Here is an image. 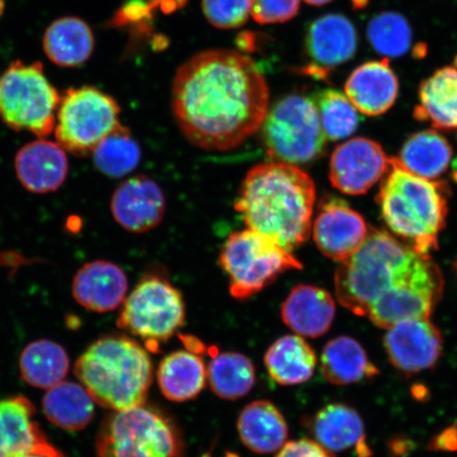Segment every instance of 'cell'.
<instances>
[{"instance_id": "1", "label": "cell", "mask_w": 457, "mask_h": 457, "mask_svg": "<svg viewBox=\"0 0 457 457\" xmlns=\"http://www.w3.org/2000/svg\"><path fill=\"white\" fill-rule=\"evenodd\" d=\"M270 89L255 62L231 50H210L177 71L171 108L192 145L228 151L259 131Z\"/></svg>"}, {"instance_id": "2", "label": "cell", "mask_w": 457, "mask_h": 457, "mask_svg": "<svg viewBox=\"0 0 457 457\" xmlns=\"http://www.w3.org/2000/svg\"><path fill=\"white\" fill-rule=\"evenodd\" d=\"M316 187L296 165L271 162L248 171L236 210L251 230L293 251L311 236Z\"/></svg>"}, {"instance_id": "3", "label": "cell", "mask_w": 457, "mask_h": 457, "mask_svg": "<svg viewBox=\"0 0 457 457\" xmlns=\"http://www.w3.org/2000/svg\"><path fill=\"white\" fill-rule=\"evenodd\" d=\"M74 373L95 403L112 411L145 404L154 368L145 348L122 335L96 340L78 359Z\"/></svg>"}, {"instance_id": "4", "label": "cell", "mask_w": 457, "mask_h": 457, "mask_svg": "<svg viewBox=\"0 0 457 457\" xmlns=\"http://www.w3.org/2000/svg\"><path fill=\"white\" fill-rule=\"evenodd\" d=\"M377 202L386 224L410 248L420 254L437 248L448 213L442 182L420 179L392 165Z\"/></svg>"}, {"instance_id": "5", "label": "cell", "mask_w": 457, "mask_h": 457, "mask_svg": "<svg viewBox=\"0 0 457 457\" xmlns=\"http://www.w3.org/2000/svg\"><path fill=\"white\" fill-rule=\"evenodd\" d=\"M420 255L386 231L370 228L361 247L337 268V298L357 316H368L370 306L411 270Z\"/></svg>"}, {"instance_id": "6", "label": "cell", "mask_w": 457, "mask_h": 457, "mask_svg": "<svg viewBox=\"0 0 457 457\" xmlns=\"http://www.w3.org/2000/svg\"><path fill=\"white\" fill-rule=\"evenodd\" d=\"M98 457H185L179 427L167 414L145 404L113 411L102 422L96 443Z\"/></svg>"}, {"instance_id": "7", "label": "cell", "mask_w": 457, "mask_h": 457, "mask_svg": "<svg viewBox=\"0 0 457 457\" xmlns=\"http://www.w3.org/2000/svg\"><path fill=\"white\" fill-rule=\"evenodd\" d=\"M61 98L41 62L16 61L0 74V120L16 131L47 138L54 131Z\"/></svg>"}, {"instance_id": "8", "label": "cell", "mask_w": 457, "mask_h": 457, "mask_svg": "<svg viewBox=\"0 0 457 457\" xmlns=\"http://www.w3.org/2000/svg\"><path fill=\"white\" fill-rule=\"evenodd\" d=\"M262 145L273 162L304 164L321 157L327 146L313 100L289 95L274 103L261 125Z\"/></svg>"}, {"instance_id": "9", "label": "cell", "mask_w": 457, "mask_h": 457, "mask_svg": "<svg viewBox=\"0 0 457 457\" xmlns=\"http://www.w3.org/2000/svg\"><path fill=\"white\" fill-rule=\"evenodd\" d=\"M220 264L227 273L233 298L245 300L302 262L262 234L251 230L234 232L220 251Z\"/></svg>"}, {"instance_id": "10", "label": "cell", "mask_w": 457, "mask_h": 457, "mask_svg": "<svg viewBox=\"0 0 457 457\" xmlns=\"http://www.w3.org/2000/svg\"><path fill=\"white\" fill-rule=\"evenodd\" d=\"M120 113L118 102L93 86L68 89L57 108L55 140L74 156H89L121 125Z\"/></svg>"}, {"instance_id": "11", "label": "cell", "mask_w": 457, "mask_h": 457, "mask_svg": "<svg viewBox=\"0 0 457 457\" xmlns=\"http://www.w3.org/2000/svg\"><path fill=\"white\" fill-rule=\"evenodd\" d=\"M185 302L179 289L158 276L143 278L125 299L117 325L156 352L185 324Z\"/></svg>"}, {"instance_id": "12", "label": "cell", "mask_w": 457, "mask_h": 457, "mask_svg": "<svg viewBox=\"0 0 457 457\" xmlns=\"http://www.w3.org/2000/svg\"><path fill=\"white\" fill-rule=\"evenodd\" d=\"M443 289L441 270L428 254H420L411 270L370 306L368 316L382 328L405 320L428 319Z\"/></svg>"}, {"instance_id": "13", "label": "cell", "mask_w": 457, "mask_h": 457, "mask_svg": "<svg viewBox=\"0 0 457 457\" xmlns=\"http://www.w3.org/2000/svg\"><path fill=\"white\" fill-rule=\"evenodd\" d=\"M392 168L391 158L378 143L353 138L337 146L331 155L329 179L331 185L347 195H361Z\"/></svg>"}, {"instance_id": "14", "label": "cell", "mask_w": 457, "mask_h": 457, "mask_svg": "<svg viewBox=\"0 0 457 457\" xmlns=\"http://www.w3.org/2000/svg\"><path fill=\"white\" fill-rule=\"evenodd\" d=\"M385 347L391 363L402 373L432 369L441 357L443 339L428 319H411L388 328Z\"/></svg>"}, {"instance_id": "15", "label": "cell", "mask_w": 457, "mask_h": 457, "mask_svg": "<svg viewBox=\"0 0 457 457\" xmlns=\"http://www.w3.org/2000/svg\"><path fill=\"white\" fill-rule=\"evenodd\" d=\"M312 233L314 243L325 256L342 262L361 247L369 228L363 217L345 200L327 197L320 205Z\"/></svg>"}, {"instance_id": "16", "label": "cell", "mask_w": 457, "mask_h": 457, "mask_svg": "<svg viewBox=\"0 0 457 457\" xmlns=\"http://www.w3.org/2000/svg\"><path fill=\"white\" fill-rule=\"evenodd\" d=\"M358 34L353 22L341 14H328L312 22L305 37L306 54L313 76L327 77L357 53Z\"/></svg>"}, {"instance_id": "17", "label": "cell", "mask_w": 457, "mask_h": 457, "mask_svg": "<svg viewBox=\"0 0 457 457\" xmlns=\"http://www.w3.org/2000/svg\"><path fill=\"white\" fill-rule=\"evenodd\" d=\"M113 220L124 230L145 233L156 228L165 213V197L156 181L138 175L122 182L111 200Z\"/></svg>"}, {"instance_id": "18", "label": "cell", "mask_w": 457, "mask_h": 457, "mask_svg": "<svg viewBox=\"0 0 457 457\" xmlns=\"http://www.w3.org/2000/svg\"><path fill=\"white\" fill-rule=\"evenodd\" d=\"M20 184L32 194L54 193L67 180L70 160L59 143L38 138L20 148L14 159Z\"/></svg>"}, {"instance_id": "19", "label": "cell", "mask_w": 457, "mask_h": 457, "mask_svg": "<svg viewBox=\"0 0 457 457\" xmlns=\"http://www.w3.org/2000/svg\"><path fill=\"white\" fill-rule=\"evenodd\" d=\"M129 279L121 267L111 261L86 262L74 274L71 294L79 306L89 312L105 313L123 305Z\"/></svg>"}, {"instance_id": "20", "label": "cell", "mask_w": 457, "mask_h": 457, "mask_svg": "<svg viewBox=\"0 0 457 457\" xmlns=\"http://www.w3.org/2000/svg\"><path fill=\"white\" fill-rule=\"evenodd\" d=\"M345 96L356 110L369 117L380 116L395 104L399 93L390 59L364 62L353 71L345 86Z\"/></svg>"}, {"instance_id": "21", "label": "cell", "mask_w": 457, "mask_h": 457, "mask_svg": "<svg viewBox=\"0 0 457 457\" xmlns=\"http://www.w3.org/2000/svg\"><path fill=\"white\" fill-rule=\"evenodd\" d=\"M336 306L327 290L312 285L296 286L282 305V319L296 335L319 338L333 324Z\"/></svg>"}, {"instance_id": "22", "label": "cell", "mask_w": 457, "mask_h": 457, "mask_svg": "<svg viewBox=\"0 0 457 457\" xmlns=\"http://www.w3.org/2000/svg\"><path fill=\"white\" fill-rule=\"evenodd\" d=\"M43 48L48 59L57 66H82L94 54V32L87 22L79 17H62L46 29Z\"/></svg>"}, {"instance_id": "23", "label": "cell", "mask_w": 457, "mask_h": 457, "mask_svg": "<svg viewBox=\"0 0 457 457\" xmlns=\"http://www.w3.org/2000/svg\"><path fill=\"white\" fill-rule=\"evenodd\" d=\"M237 430L245 447L257 454L276 453L288 437L287 422L276 405L267 400L245 405L238 417Z\"/></svg>"}, {"instance_id": "24", "label": "cell", "mask_w": 457, "mask_h": 457, "mask_svg": "<svg viewBox=\"0 0 457 457\" xmlns=\"http://www.w3.org/2000/svg\"><path fill=\"white\" fill-rule=\"evenodd\" d=\"M419 96L417 120L445 131L457 129V68L445 67L433 73L421 83Z\"/></svg>"}, {"instance_id": "25", "label": "cell", "mask_w": 457, "mask_h": 457, "mask_svg": "<svg viewBox=\"0 0 457 457\" xmlns=\"http://www.w3.org/2000/svg\"><path fill=\"white\" fill-rule=\"evenodd\" d=\"M34 416L36 408L26 397L0 400V457H15L47 442Z\"/></svg>"}, {"instance_id": "26", "label": "cell", "mask_w": 457, "mask_h": 457, "mask_svg": "<svg viewBox=\"0 0 457 457\" xmlns=\"http://www.w3.org/2000/svg\"><path fill=\"white\" fill-rule=\"evenodd\" d=\"M453 154V147L443 136L436 130H422L405 141L391 164L420 179L434 180L447 170Z\"/></svg>"}, {"instance_id": "27", "label": "cell", "mask_w": 457, "mask_h": 457, "mask_svg": "<svg viewBox=\"0 0 457 457\" xmlns=\"http://www.w3.org/2000/svg\"><path fill=\"white\" fill-rule=\"evenodd\" d=\"M265 364L268 373L278 384L300 385L312 378L317 356L301 336H285L267 351Z\"/></svg>"}, {"instance_id": "28", "label": "cell", "mask_w": 457, "mask_h": 457, "mask_svg": "<svg viewBox=\"0 0 457 457\" xmlns=\"http://www.w3.org/2000/svg\"><path fill=\"white\" fill-rule=\"evenodd\" d=\"M157 379L165 398L175 403L187 402L204 390L207 369L196 353L175 352L160 362Z\"/></svg>"}, {"instance_id": "29", "label": "cell", "mask_w": 457, "mask_h": 457, "mask_svg": "<svg viewBox=\"0 0 457 457\" xmlns=\"http://www.w3.org/2000/svg\"><path fill=\"white\" fill-rule=\"evenodd\" d=\"M43 409L51 424L70 432L82 431L95 416V400L81 385L62 381L49 388Z\"/></svg>"}, {"instance_id": "30", "label": "cell", "mask_w": 457, "mask_h": 457, "mask_svg": "<svg viewBox=\"0 0 457 457\" xmlns=\"http://www.w3.org/2000/svg\"><path fill=\"white\" fill-rule=\"evenodd\" d=\"M312 433L317 443L329 453L364 445L361 417L345 404L331 403L320 410L312 420Z\"/></svg>"}, {"instance_id": "31", "label": "cell", "mask_w": 457, "mask_h": 457, "mask_svg": "<svg viewBox=\"0 0 457 457\" xmlns=\"http://www.w3.org/2000/svg\"><path fill=\"white\" fill-rule=\"evenodd\" d=\"M321 370L330 384H357L378 374L367 353L350 337H338L325 345L321 355Z\"/></svg>"}, {"instance_id": "32", "label": "cell", "mask_w": 457, "mask_h": 457, "mask_svg": "<svg viewBox=\"0 0 457 457\" xmlns=\"http://www.w3.org/2000/svg\"><path fill=\"white\" fill-rule=\"evenodd\" d=\"M21 378L37 388H51L61 384L70 370V357L65 348L54 341H33L20 358Z\"/></svg>"}, {"instance_id": "33", "label": "cell", "mask_w": 457, "mask_h": 457, "mask_svg": "<svg viewBox=\"0 0 457 457\" xmlns=\"http://www.w3.org/2000/svg\"><path fill=\"white\" fill-rule=\"evenodd\" d=\"M207 379L217 396L236 400L247 395L253 387L255 370L242 353H222L210 362Z\"/></svg>"}, {"instance_id": "34", "label": "cell", "mask_w": 457, "mask_h": 457, "mask_svg": "<svg viewBox=\"0 0 457 457\" xmlns=\"http://www.w3.org/2000/svg\"><path fill=\"white\" fill-rule=\"evenodd\" d=\"M96 170L110 179H123L138 167L141 148L129 129L119 127L91 154Z\"/></svg>"}, {"instance_id": "35", "label": "cell", "mask_w": 457, "mask_h": 457, "mask_svg": "<svg viewBox=\"0 0 457 457\" xmlns=\"http://www.w3.org/2000/svg\"><path fill=\"white\" fill-rule=\"evenodd\" d=\"M313 102L327 138L339 141L355 133L360 117L356 107L345 94L324 89L314 96Z\"/></svg>"}, {"instance_id": "36", "label": "cell", "mask_w": 457, "mask_h": 457, "mask_svg": "<svg viewBox=\"0 0 457 457\" xmlns=\"http://www.w3.org/2000/svg\"><path fill=\"white\" fill-rule=\"evenodd\" d=\"M368 38L377 53L387 59L399 57L412 45V29L402 14L382 12L370 21Z\"/></svg>"}, {"instance_id": "37", "label": "cell", "mask_w": 457, "mask_h": 457, "mask_svg": "<svg viewBox=\"0 0 457 457\" xmlns=\"http://www.w3.org/2000/svg\"><path fill=\"white\" fill-rule=\"evenodd\" d=\"M250 0H203V11L211 25L220 29H237L248 21Z\"/></svg>"}, {"instance_id": "38", "label": "cell", "mask_w": 457, "mask_h": 457, "mask_svg": "<svg viewBox=\"0 0 457 457\" xmlns=\"http://www.w3.org/2000/svg\"><path fill=\"white\" fill-rule=\"evenodd\" d=\"M250 8L251 16L259 24H281L298 14L300 0H250Z\"/></svg>"}, {"instance_id": "39", "label": "cell", "mask_w": 457, "mask_h": 457, "mask_svg": "<svg viewBox=\"0 0 457 457\" xmlns=\"http://www.w3.org/2000/svg\"><path fill=\"white\" fill-rule=\"evenodd\" d=\"M328 450L311 439L285 444L276 457H333Z\"/></svg>"}, {"instance_id": "40", "label": "cell", "mask_w": 457, "mask_h": 457, "mask_svg": "<svg viewBox=\"0 0 457 457\" xmlns=\"http://www.w3.org/2000/svg\"><path fill=\"white\" fill-rule=\"evenodd\" d=\"M15 457H66L64 454L61 453L60 451H57L50 445L48 442H45L36 445V447L31 450L27 451V453H21Z\"/></svg>"}, {"instance_id": "41", "label": "cell", "mask_w": 457, "mask_h": 457, "mask_svg": "<svg viewBox=\"0 0 457 457\" xmlns=\"http://www.w3.org/2000/svg\"><path fill=\"white\" fill-rule=\"evenodd\" d=\"M305 3L310 4L312 5H324L333 2V0H304Z\"/></svg>"}, {"instance_id": "42", "label": "cell", "mask_w": 457, "mask_h": 457, "mask_svg": "<svg viewBox=\"0 0 457 457\" xmlns=\"http://www.w3.org/2000/svg\"><path fill=\"white\" fill-rule=\"evenodd\" d=\"M5 8V0H0V17L3 16Z\"/></svg>"}, {"instance_id": "43", "label": "cell", "mask_w": 457, "mask_h": 457, "mask_svg": "<svg viewBox=\"0 0 457 457\" xmlns=\"http://www.w3.org/2000/svg\"><path fill=\"white\" fill-rule=\"evenodd\" d=\"M455 270H456V271H457V262H456V264H455Z\"/></svg>"}]
</instances>
